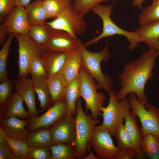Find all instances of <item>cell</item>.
Wrapping results in <instances>:
<instances>
[{
	"instance_id": "cell-1",
	"label": "cell",
	"mask_w": 159,
	"mask_h": 159,
	"mask_svg": "<svg viewBox=\"0 0 159 159\" xmlns=\"http://www.w3.org/2000/svg\"><path fill=\"white\" fill-rule=\"evenodd\" d=\"M158 55L154 49H150L145 51L138 59L125 65L122 72L117 77L121 86L116 94L118 101L134 93L145 106L149 103L145 94V87L153 77V70Z\"/></svg>"
},
{
	"instance_id": "cell-2",
	"label": "cell",
	"mask_w": 159,
	"mask_h": 159,
	"mask_svg": "<svg viewBox=\"0 0 159 159\" xmlns=\"http://www.w3.org/2000/svg\"><path fill=\"white\" fill-rule=\"evenodd\" d=\"M79 46L82 66L87 73L96 80L99 89L105 90L108 94L112 90V80L110 75L103 74L101 67V62H106L111 57L107 44L103 50L97 52L88 51L81 41Z\"/></svg>"
},
{
	"instance_id": "cell-3",
	"label": "cell",
	"mask_w": 159,
	"mask_h": 159,
	"mask_svg": "<svg viewBox=\"0 0 159 159\" xmlns=\"http://www.w3.org/2000/svg\"><path fill=\"white\" fill-rule=\"evenodd\" d=\"M115 2V1L111 5L107 6L98 4L92 9L91 10L102 19V30L100 35L84 44L85 47L97 43L103 38L116 35H122L126 38L129 43L128 48L131 51L133 50L138 44L142 42L134 31L129 32L122 29L111 19V15Z\"/></svg>"
},
{
	"instance_id": "cell-4",
	"label": "cell",
	"mask_w": 159,
	"mask_h": 159,
	"mask_svg": "<svg viewBox=\"0 0 159 159\" xmlns=\"http://www.w3.org/2000/svg\"><path fill=\"white\" fill-rule=\"evenodd\" d=\"M75 116V137L72 143L75 148V158L83 159L87 155V146L90 141L94 128L100 121L93 119L91 115L85 114L80 98L76 102Z\"/></svg>"
},
{
	"instance_id": "cell-5",
	"label": "cell",
	"mask_w": 159,
	"mask_h": 159,
	"mask_svg": "<svg viewBox=\"0 0 159 159\" xmlns=\"http://www.w3.org/2000/svg\"><path fill=\"white\" fill-rule=\"evenodd\" d=\"M78 76L80 96L85 101L86 110H90L92 117L97 119L101 113V108L104 104L105 97L101 92L97 91L99 89L98 85L82 66Z\"/></svg>"
},
{
	"instance_id": "cell-6",
	"label": "cell",
	"mask_w": 159,
	"mask_h": 159,
	"mask_svg": "<svg viewBox=\"0 0 159 159\" xmlns=\"http://www.w3.org/2000/svg\"><path fill=\"white\" fill-rule=\"evenodd\" d=\"M108 95V104L106 107H101L102 113L100 115L103 117L101 125L114 137L118 127L123 123L124 119L130 112V107L128 99L125 97L120 101L117 100L115 90H112Z\"/></svg>"
},
{
	"instance_id": "cell-7",
	"label": "cell",
	"mask_w": 159,
	"mask_h": 159,
	"mask_svg": "<svg viewBox=\"0 0 159 159\" xmlns=\"http://www.w3.org/2000/svg\"><path fill=\"white\" fill-rule=\"evenodd\" d=\"M128 98L131 111L139 118L143 136L152 134L159 137V110L149 103L146 106L141 103L134 93L129 94Z\"/></svg>"
},
{
	"instance_id": "cell-8",
	"label": "cell",
	"mask_w": 159,
	"mask_h": 159,
	"mask_svg": "<svg viewBox=\"0 0 159 159\" xmlns=\"http://www.w3.org/2000/svg\"><path fill=\"white\" fill-rule=\"evenodd\" d=\"M111 136L108 130L102 125L95 127L89 143L98 159H115L120 152Z\"/></svg>"
},
{
	"instance_id": "cell-9",
	"label": "cell",
	"mask_w": 159,
	"mask_h": 159,
	"mask_svg": "<svg viewBox=\"0 0 159 159\" xmlns=\"http://www.w3.org/2000/svg\"><path fill=\"white\" fill-rule=\"evenodd\" d=\"M84 17L74 12L72 5L54 20L46 22L52 29L66 32L73 37L83 34L87 27Z\"/></svg>"
},
{
	"instance_id": "cell-10",
	"label": "cell",
	"mask_w": 159,
	"mask_h": 159,
	"mask_svg": "<svg viewBox=\"0 0 159 159\" xmlns=\"http://www.w3.org/2000/svg\"><path fill=\"white\" fill-rule=\"evenodd\" d=\"M18 43L19 54L18 77H27L30 64L35 56L40 55L44 50L41 48L28 35H14Z\"/></svg>"
},
{
	"instance_id": "cell-11",
	"label": "cell",
	"mask_w": 159,
	"mask_h": 159,
	"mask_svg": "<svg viewBox=\"0 0 159 159\" xmlns=\"http://www.w3.org/2000/svg\"><path fill=\"white\" fill-rule=\"evenodd\" d=\"M53 105L42 115L28 119L27 128L29 132L40 127L49 128L57 121L66 116L67 106L64 98Z\"/></svg>"
},
{
	"instance_id": "cell-12",
	"label": "cell",
	"mask_w": 159,
	"mask_h": 159,
	"mask_svg": "<svg viewBox=\"0 0 159 159\" xmlns=\"http://www.w3.org/2000/svg\"><path fill=\"white\" fill-rule=\"evenodd\" d=\"M3 23L6 26L8 35L28 34L30 25L24 7L17 6L14 7L5 18Z\"/></svg>"
},
{
	"instance_id": "cell-13",
	"label": "cell",
	"mask_w": 159,
	"mask_h": 159,
	"mask_svg": "<svg viewBox=\"0 0 159 159\" xmlns=\"http://www.w3.org/2000/svg\"><path fill=\"white\" fill-rule=\"evenodd\" d=\"M52 144L72 143L75 137L74 117H66L57 121L49 128Z\"/></svg>"
},
{
	"instance_id": "cell-14",
	"label": "cell",
	"mask_w": 159,
	"mask_h": 159,
	"mask_svg": "<svg viewBox=\"0 0 159 159\" xmlns=\"http://www.w3.org/2000/svg\"><path fill=\"white\" fill-rule=\"evenodd\" d=\"M80 40L64 31L52 29L45 50L66 53L79 46Z\"/></svg>"
},
{
	"instance_id": "cell-15",
	"label": "cell",
	"mask_w": 159,
	"mask_h": 159,
	"mask_svg": "<svg viewBox=\"0 0 159 159\" xmlns=\"http://www.w3.org/2000/svg\"><path fill=\"white\" fill-rule=\"evenodd\" d=\"M14 87L16 92L26 105L30 117L39 115L40 113L36 107L35 92L31 79L18 77L14 81Z\"/></svg>"
},
{
	"instance_id": "cell-16",
	"label": "cell",
	"mask_w": 159,
	"mask_h": 159,
	"mask_svg": "<svg viewBox=\"0 0 159 159\" xmlns=\"http://www.w3.org/2000/svg\"><path fill=\"white\" fill-rule=\"evenodd\" d=\"M28 119L23 120L16 117L0 119V127L5 131L6 136L11 138L26 140L29 132L27 128Z\"/></svg>"
},
{
	"instance_id": "cell-17",
	"label": "cell",
	"mask_w": 159,
	"mask_h": 159,
	"mask_svg": "<svg viewBox=\"0 0 159 159\" xmlns=\"http://www.w3.org/2000/svg\"><path fill=\"white\" fill-rule=\"evenodd\" d=\"M66 53L54 50H44L40 57L47 73V78L49 79L58 73L64 64Z\"/></svg>"
},
{
	"instance_id": "cell-18",
	"label": "cell",
	"mask_w": 159,
	"mask_h": 159,
	"mask_svg": "<svg viewBox=\"0 0 159 159\" xmlns=\"http://www.w3.org/2000/svg\"><path fill=\"white\" fill-rule=\"evenodd\" d=\"M136 117L131 111H130L125 118L124 127L134 144L136 153L135 158H145L146 157L141 148L143 136L141 129L137 124Z\"/></svg>"
},
{
	"instance_id": "cell-19",
	"label": "cell",
	"mask_w": 159,
	"mask_h": 159,
	"mask_svg": "<svg viewBox=\"0 0 159 159\" xmlns=\"http://www.w3.org/2000/svg\"><path fill=\"white\" fill-rule=\"evenodd\" d=\"M23 101L16 92L9 100L0 108V119L16 117L21 119H28L30 115L24 108Z\"/></svg>"
},
{
	"instance_id": "cell-20",
	"label": "cell",
	"mask_w": 159,
	"mask_h": 159,
	"mask_svg": "<svg viewBox=\"0 0 159 159\" xmlns=\"http://www.w3.org/2000/svg\"><path fill=\"white\" fill-rule=\"evenodd\" d=\"M65 53V62L59 73L62 74L69 82L78 76L79 70L82 66L79 45Z\"/></svg>"
},
{
	"instance_id": "cell-21",
	"label": "cell",
	"mask_w": 159,
	"mask_h": 159,
	"mask_svg": "<svg viewBox=\"0 0 159 159\" xmlns=\"http://www.w3.org/2000/svg\"><path fill=\"white\" fill-rule=\"evenodd\" d=\"M142 42L146 43L150 49H153L159 42V21L140 25L135 31Z\"/></svg>"
},
{
	"instance_id": "cell-22",
	"label": "cell",
	"mask_w": 159,
	"mask_h": 159,
	"mask_svg": "<svg viewBox=\"0 0 159 159\" xmlns=\"http://www.w3.org/2000/svg\"><path fill=\"white\" fill-rule=\"evenodd\" d=\"M65 76L58 73L47 79V85L52 104L64 98L68 83Z\"/></svg>"
},
{
	"instance_id": "cell-23",
	"label": "cell",
	"mask_w": 159,
	"mask_h": 159,
	"mask_svg": "<svg viewBox=\"0 0 159 159\" xmlns=\"http://www.w3.org/2000/svg\"><path fill=\"white\" fill-rule=\"evenodd\" d=\"M34 89L40 103L39 113L47 110L52 103L47 85V79L32 76Z\"/></svg>"
},
{
	"instance_id": "cell-24",
	"label": "cell",
	"mask_w": 159,
	"mask_h": 159,
	"mask_svg": "<svg viewBox=\"0 0 159 159\" xmlns=\"http://www.w3.org/2000/svg\"><path fill=\"white\" fill-rule=\"evenodd\" d=\"M79 80L77 76L68 82L65 91L64 98L67 106L66 117H74L76 111V102L80 98Z\"/></svg>"
},
{
	"instance_id": "cell-25",
	"label": "cell",
	"mask_w": 159,
	"mask_h": 159,
	"mask_svg": "<svg viewBox=\"0 0 159 159\" xmlns=\"http://www.w3.org/2000/svg\"><path fill=\"white\" fill-rule=\"evenodd\" d=\"M25 8L28 20L30 25L46 24L45 21L48 17L44 8L43 1L36 0L30 3Z\"/></svg>"
},
{
	"instance_id": "cell-26",
	"label": "cell",
	"mask_w": 159,
	"mask_h": 159,
	"mask_svg": "<svg viewBox=\"0 0 159 159\" xmlns=\"http://www.w3.org/2000/svg\"><path fill=\"white\" fill-rule=\"evenodd\" d=\"M26 141L29 146L49 147L52 144L49 128L40 127L29 132Z\"/></svg>"
},
{
	"instance_id": "cell-27",
	"label": "cell",
	"mask_w": 159,
	"mask_h": 159,
	"mask_svg": "<svg viewBox=\"0 0 159 159\" xmlns=\"http://www.w3.org/2000/svg\"><path fill=\"white\" fill-rule=\"evenodd\" d=\"M47 24L30 25L28 35L41 48L45 50L52 30Z\"/></svg>"
},
{
	"instance_id": "cell-28",
	"label": "cell",
	"mask_w": 159,
	"mask_h": 159,
	"mask_svg": "<svg viewBox=\"0 0 159 159\" xmlns=\"http://www.w3.org/2000/svg\"><path fill=\"white\" fill-rule=\"evenodd\" d=\"M141 148L146 158L159 159V137L152 134L143 136Z\"/></svg>"
},
{
	"instance_id": "cell-29",
	"label": "cell",
	"mask_w": 159,
	"mask_h": 159,
	"mask_svg": "<svg viewBox=\"0 0 159 159\" xmlns=\"http://www.w3.org/2000/svg\"><path fill=\"white\" fill-rule=\"evenodd\" d=\"M44 8L48 18L54 19L71 6L72 0H44Z\"/></svg>"
},
{
	"instance_id": "cell-30",
	"label": "cell",
	"mask_w": 159,
	"mask_h": 159,
	"mask_svg": "<svg viewBox=\"0 0 159 159\" xmlns=\"http://www.w3.org/2000/svg\"><path fill=\"white\" fill-rule=\"evenodd\" d=\"M51 159H74L75 148L72 143L52 144L49 147Z\"/></svg>"
},
{
	"instance_id": "cell-31",
	"label": "cell",
	"mask_w": 159,
	"mask_h": 159,
	"mask_svg": "<svg viewBox=\"0 0 159 159\" xmlns=\"http://www.w3.org/2000/svg\"><path fill=\"white\" fill-rule=\"evenodd\" d=\"M159 21V0H153L150 6L143 9L138 17L140 25Z\"/></svg>"
},
{
	"instance_id": "cell-32",
	"label": "cell",
	"mask_w": 159,
	"mask_h": 159,
	"mask_svg": "<svg viewBox=\"0 0 159 159\" xmlns=\"http://www.w3.org/2000/svg\"><path fill=\"white\" fill-rule=\"evenodd\" d=\"M6 140L13 153L12 159H26L29 146L26 140L13 139L6 135Z\"/></svg>"
},
{
	"instance_id": "cell-33",
	"label": "cell",
	"mask_w": 159,
	"mask_h": 159,
	"mask_svg": "<svg viewBox=\"0 0 159 159\" xmlns=\"http://www.w3.org/2000/svg\"><path fill=\"white\" fill-rule=\"evenodd\" d=\"M117 147L120 150H133L135 151V147L131 137L125 130L123 123L121 124L117 128L115 134Z\"/></svg>"
},
{
	"instance_id": "cell-34",
	"label": "cell",
	"mask_w": 159,
	"mask_h": 159,
	"mask_svg": "<svg viewBox=\"0 0 159 159\" xmlns=\"http://www.w3.org/2000/svg\"><path fill=\"white\" fill-rule=\"evenodd\" d=\"M14 36L12 34L9 35L0 50V82L9 78L6 70L7 60L10 47Z\"/></svg>"
},
{
	"instance_id": "cell-35",
	"label": "cell",
	"mask_w": 159,
	"mask_h": 159,
	"mask_svg": "<svg viewBox=\"0 0 159 159\" xmlns=\"http://www.w3.org/2000/svg\"><path fill=\"white\" fill-rule=\"evenodd\" d=\"M110 0H73L72 7L73 11L83 17L95 5Z\"/></svg>"
},
{
	"instance_id": "cell-36",
	"label": "cell",
	"mask_w": 159,
	"mask_h": 159,
	"mask_svg": "<svg viewBox=\"0 0 159 159\" xmlns=\"http://www.w3.org/2000/svg\"><path fill=\"white\" fill-rule=\"evenodd\" d=\"M14 81L9 78L0 82V108L2 107L12 97Z\"/></svg>"
},
{
	"instance_id": "cell-37",
	"label": "cell",
	"mask_w": 159,
	"mask_h": 159,
	"mask_svg": "<svg viewBox=\"0 0 159 159\" xmlns=\"http://www.w3.org/2000/svg\"><path fill=\"white\" fill-rule=\"evenodd\" d=\"M26 159H51L49 147L29 146Z\"/></svg>"
},
{
	"instance_id": "cell-38",
	"label": "cell",
	"mask_w": 159,
	"mask_h": 159,
	"mask_svg": "<svg viewBox=\"0 0 159 159\" xmlns=\"http://www.w3.org/2000/svg\"><path fill=\"white\" fill-rule=\"evenodd\" d=\"M40 55L35 56L32 60L29 67L28 73L32 76L47 78L46 72L41 60Z\"/></svg>"
},
{
	"instance_id": "cell-39",
	"label": "cell",
	"mask_w": 159,
	"mask_h": 159,
	"mask_svg": "<svg viewBox=\"0 0 159 159\" xmlns=\"http://www.w3.org/2000/svg\"><path fill=\"white\" fill-rule=\"evenodd\" d=\"M16 6V0H0V21H2L5 19Z\"/></svg>"
},
{
	"instance_id": "cell-40",
	"label": "cell",
	"mask_w": 159,
	"mask_h": 159,
	"mask_svg": "<svg viewBox=\"0 0 159 159\" xmlns=\"http://www.w3.org/2000/svg\"><path fill=\"white\" fill-rule=\"evenodd\" d=\"M13 153L6 140L0 142V159H12Z\"/></svg>"
},
{
	"instance_id": "cell-41",
	"label": "cell",
	"mask_w": 159,
	"mask_h": 159,
	"mask_svg": "<svg viewBox=\"0 0 159 159\" xmlns=\"http://www.w3.org/2000/svg\"><path fill=\"white\" fill-rule=\"evenodd\" d=\"M135 151L132 150H121L115 159H133L135 158Z\"/></svg>"
},
{
	"instance_id": "cell-42",
	"label": "cell",
	"mask_w": 159,
	"mask_h": 159,
	"mask_svg": "<svg viewBox=\"0 0 159 159\" xmlns=\"http://www.w3.org/2000/svg\"><path fill=\"white\" fill-rule=\"evenodd\" d=\"M8 35L6 27L4 24L0 25V45L3 44L6 42V35Z\"/></svg>"
},
{
	"instance_id": "cell-43",
	"label": "cell",
	"mask_w": 159,
	"mask_h": 159,
	"mask_svg": "<svg viewBox=\"0 0 159 159\" xmlns=\"http://www.w3.org/2000/svg\"><path fill=\"white\" fill-rule=\"evenodd\" d=\"M91 147L90 144L89 143L87 146V150L89 151V153L83 159H98L96 155H95L92 151Z\"/></svg>"
},
{
	"instance_id": "cell-44",
	"label": "cell",
	"mask_w": 159,
	"mask_h": 159,
	"mask_svg": "<svg viewBox=\"0 0 159 159\" xmlns=\"http://www.w3.org/2000/svg\"><path fill=\"white\" fill-rule=\"evenodd\" d=\"M31 0H16L17 6L25 7L30 3Z\"/></svg>"
},
{
	"instance_id": "cell-45",
	"label": "cell",
	"mask_w": 159,
	"mask_h": 159,
	"mask_svg": "<svg viewBox=\"0 0 159 159\" xmlns=\"http://www.w3.org/2000/svg\"><path fill=\"white\" fill-rule=\"evenodd\" d=\"M145 0H134L132 5L134 7L137 6L139 9L142 8V4Z\"/></svg>"
},
{
	"instance_id": "cell-46",
	"label": "cell",
	"mask_w": 159,
	"mask_h": 159,
	"mask_svg": "<svg viewBox=\"0 0 159 159\" xmlns=\"http://www.w3.org/2000/svg\"><path fill=\"white\" fill-rule=\"evenodd\" d=\"M154 49L156 50L158 55H159V42L156 45Z\"/></svg>"
},
{
	"instance_id": "cell-47",
	"label": "cell",
	"mask_w": 159,
	"mask_h": 159,
	"mask_svg": "<svg viewBox=\"0 0 159 159\" xmlns=\"http://www.w3.org/2000/svg\"><path fill=\"white\" fill-rule=\"evenodd\" d=\"M37 0V1H42V0Z\"/></svg>"
}]
</instances>
